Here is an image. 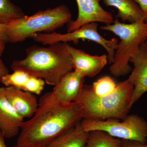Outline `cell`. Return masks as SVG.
I'll use <instances>...</instances> for the list:
<instances>
[{"label": "cell", "instance_id": "6da1fadb", "mask_svg": "<svg viewBox=\"0 0 147 147\" xmlns=\"http://www.w3.org/2000/svg\"><path fill=\"white\" fill-rule=\"evenodd\" d=\"M82 109L75 102H59L52 92L41 96L34 115L24 121L17 139L18 147H45L56 137L80 123Z\"/></svg>", "mask_w": 147, "mask_h": 147}, {"label": "cell", "instance_id": "7a4b0ae2", "mask_svg": "<svg viewBox=\"0 0 147 147\" xmlns=\"http://www.w3.org/2000/svg\"><path fill=\"white\" fill-rule=\"evenodd\" d=\"M67 45V42H58L47 47L31 46L26 50V57L12 62L11 69L26 71L55 86L66 74L74 70Z\"/></svg>", "mask_w": 147, "mask_h": 147}, {"label": "cell", "instance_id": "3957f363", "mask_svg": "<svg viewBox=\"0 0 147 147\" xmlns=\"http://www.w3.org/2000/svg\"><path fill=\"white\" fill-rule=\"evenodd\" d=\"M134 86L127 81L119 82L115 91L108 95L98 96L92 90L91 86H85L75 102L82 109L83 119L105 120L123 119L131 108L130 102Z\"/></svg>", "mask_w": 147, "mask_h": 147}, {"label": "cell", "instance_id": "277c9868", "mask_svg": "<svg viewBox=\"0 0 147 147\" xmlns=\"http://www.w3.org/2000/svg\"><path fill=\"white\" fill-rule=\"evenodd\" d=\"M71 18V11L64 5L25 15L6 25L7 42H20L36 34L53 32L68 24Z\"/></svg>", "mask_w": 147, "mask_h": 147}, {"label": "cell", "instance_id": "5b68a950", "mask_svg": "<svg viewBox=\"0 0 147 147\" xmlns=\"http://www.w3.org/2000/svg\"><path fill=\"white\" fill-rule=\"evenodd\" d=\"M114 24L100 27L102 30L113 32L119 38L114 56L110 67V73L115 77L125 76L132 70L129 65L131 58L138 52L140 46L147 39V23H121L116 18Z\"/></svg>", "mask_w": 147, "mask_h": 147}, {"label": "cell", "instance_id": "8992f818", "mask_svg": "<svg viewBox=\"0 0 147 147\" xmlns=\"http://www.w3.org/2000/svg\"><path fill=\"white\" fill-rule=\"evenodd\" d=\"M121 120L114 119L105 120L83 119L81 123L87 132L100 130L121 140H132L143 144L147 143L146 120L138 115L132 114Z\"/></svg>", "mask_w": 147, "mask_h": 147}, {"label": "cell", "instance_id": "52a82bcc", "mask_svg": "<svg viewBox=\"0 0 147 147\" xmlns=\"http://www.w3.org/2000/svg\"><path fill=\"white\" fill-rule=\"evenodd\" d=\"M98 24L96 22L89 23L82 26L73 32L61 34L54 32L50 33H40L32 36L34 41L43 45H51L58 42H67L72 41L77 43L80 40H91L102 46L107 53L108 63H113L115 53L118 44L119 40L113 37L108 40L103 38L98 31Z\"/></svg>", "mask_w": 147, "mask_h": 147}, {"label": "cell", "instance_id": "ba28073f", "mask_svg": "<svg viewBox=\"0 0 147 147\" xmlns=\"http://www.w3.org/2000/svg\"><path fill=\"white\" fill-rule=\"evenodd\" d=\"M78 8L76 20L67 24V32H73L86 24L96 22L111 24L114 22L112 12L100 5L101 0H76Z\"/></svg>", "mask_w": 147, "mask_h": 147}, {"label": "cell", "instance_id": "9c48e42d", "mask_svg": "<svg viewBox=\"0 0 147 147\" xmlns=\"http://www.w3.org/2000/svg\"><path fill=\"white\" fill-rule=\"evenodd\" d=\"M130 62L134 68L127 79L134 86L130 102L132 106L147 92V49L144 43L140 46L138 52L131 58Z\"/></svg>", "mask_w": 147, "mask_h": 147}, {"label": "cell", "instance_id": "30bf717a", "mask_svg": "<svg viewBox=\"0 0 147 147\" xmlns=\"http://www.w3.org/2000/svg\"><path fill=\"white\" fill-rule=\"evenodd\" d=\"M67 47L72 59L74 70L84 78L96 76L108 63L106 55L93 56L68 43Z\"/></svg>", "mask_w": 147, "mask_h": 147}, {"label": "cell", "instance_id": "8fae6325", "mask_svg": "<svg viewBox=\"0 0 147 147\" xmlns=\"http://www.w3.org/2000/svg\"><path fill=\"white\" fill-rule=\"evenodd\" d=\"M24 121L7 100L5 87H0V131L5 138L10 139L17 135Z\"/></svg>", "mask_w": 147, "mask_h": 147}, {"label": "cell", "instance_id": "7c38bea8", "mask_svg": "<svg viewBox=\"0 0 147 147\" xmlns=\"http://www.w3.org/2000/svg\"><path fill=\"white\" fill-rule=\"evenodd\" d=\"M84 81L85 78L76 71L69 72L54 86L52 91L54 97L63 104L74 102L84 88Z\"/></svg>", "mask_w": 147, "mask_h": 147}, {"label": "cell", "instance_id": "4fadbf2b", "mask_svg": "<svg viewBox=\"0 0 147 147\" xmlns=\"http://www.w3.org/2000/svg\"><path fill=\"white\" fill-rule=\"evenodd\" d=\"M7 100L17 113L24 119L31 118L38 107L34 94L12 86L5 87Z\"/></svg>", "mask_w": 147, "mask_h": 147}, {"label": "cell", "instance_id": "5bb4252c", "mask_svg": "<svg viewBox=\"0 0 147 147\" xmlns=\"http://www.w3.org/2000/svg\"><path fill=\"white\" fill-rule=\"evenodd\" d=\"M1 82L6 87H13L37 95L41 94L45 83L43 79L21 70L13 71L3 76Z\"/></svg>", "mask_w": 147, "mask_h": 147}, {"label": "cell", "instance_id": "9a60e30c", "mask_svg": "<svg viewBox=\"0 0 147 147\" xmlns=\"http://www.w3.org/2000/svg\"><path fill=\"white\" fill-rule=\"evenodd\" d=\"M105 5L115 7L116 18L130 23L144 22L145 13L133 0H102Z\"/></svg>", "mask_w": 147, "mask_h": 147}, {"label": "cell", "instance_id": "2e32d148", "mask_svg": "<svg viewBox=\"0 0 147 147\" xmlns=\"http://www.w3.org/2000/svg\"><path fill=\"white\" fill-rule=\"evenodd\" d=\"M89 135L81 123L56 137L45 147H85Z\"/></svg>", "mask_w": 147, "mask_h": 147}, {"label": "cell", "instance_id": "e0dca14e", "mask_svg": "<svg viewBox=\"0 0 147 147\" xmlns=\"http://www.w3.org/2000/svg\"><path fill=\"white\" fill-rule=\"evenodd\" d=\"M121 140L104 131L94 130L89 132L85 147H120Z\"/></svg>", "mask_w": 147, "mask_h": 147}, {"label": "cell", "instance_id": "ac0fdd59", "mask_svg": "<svg viewBox=\"0 0 147 147\" xmlns=\"http://www.w3.org/2000/svg\"><path fill=\"white\" fill-rule=\"evenodd\" d=\"M25 15L23 10L10 0H0V24L6 25Z\"/></svg>", "mask_w": 147, "mask_h": 147}, {"label": "cell", "instance_id": "d6986e66", "mask_svg": "<svg viewBox=\"0 0 147 147\" xmlns=\"http://www.w3.org/2000/svg\"><path fill=\"white\" fill-rule=\"evenodd\" d=\"M117 88L116 84L112 78L109 76L101 77L93 83L92 90L96 95L103 96L108 95L115 91Z\"/></svg>", "mask_w": 147, "mask_h": 147}, {"label": "cell", "instance_id": "ffe728a7", "mask_svg": "<svg viewBox=\"0 0 147 147\" xmlns=\"http://www.w3.org/2000/svg\"><path fill=\"white\" fill-rule=\"evenodd\" d=\"M6 43L5 41L0 39V82L3 76L9 73L8 69L4 63L1 58L5 49Z\"/></svg>", "mask_w": 147, "mask_h": 147}, {"label": "cell", "instance_id": "44dd1931", "mask_svg": "<svg viewBox=\"0 0 147 147\" xmlns=\"http://www.w3.org/2000/svg\"><path fill=\"white\" fill-rule=\"evenodd\" d=\"M120 147H147V142L146 144H143L137 141L121 140Z\"/></svg>", "mask_w": 147, "mask_h": 147}, {"label": "cell", "instance_id": "7402d4cb", "mask_svg": "<svg viewBox=\"0 0 147 147\" xmlns=\"http://www.w3.org/2000/svg\"><path fill=\"white\" fill-rule=\"evenodd\" d=\"M6 25L0 24V39L6 42H7L6 33Z\"/></svg>", "mask_w": 147, "mask_h": 147}, {"label": "cell", "instance_id": "603a6c76", "mask_svg": "<svg viewBox=\"0 0 147 147\" xmlns=\"http://www.w3.org/2000/svg\"><path fill=\"white\" fill-rule=\"evenodd\" d=\"M144 13L147 11V0H133Z\"/></svg>", "mask_w": 147, "mask_h": 147}, {"label": "cell", "instance_id": "cb8c5ba5", "mask_svg": "<svg viewBox=\"0 0 147 147\" xmlns=\"http://www.w3.org/2000/svg\"><path fill=\"white\" fill-rule=\"evenodd\" d=\"M4 138V136L0 131V147H7L5 143Z\"/></svg>", "mask_w": 147, "mask_h": 147}, {"label": "cell", "instance_id": "d4e9b609", "mask_svg": "<svg viewBox=\"0 0 147 147\" xmlns=\"http://www.w3.org/2000/svg\"><path fill=\"white\" fill-rule=\"evenodd\" d=\"M144 22L147 23V11L145 13Z\"/></svg>", "mask_w": 147, "mask_h": 147}, {"label": "cell", "instance_id": "484cf974", "mask_svg": "<svg viewBox=\"0 0 147 147\" xmlns=\"http://www.w3.org/2000/svg\"><path fill=\"white\" fill-rule=\"evenodd\" d=\"M144 44L145 46H146V47L147 49V40L144 42Z\"/></svg>", "mask_w": 147, "mask_h": 147}, {"label": "cell", "instance_id": "4316f807", "mask_svg": "<svg viewBox=\"0 0 147 147\" xmlns=\"http://www.w3.org/2000/svg\"><path fill=\"white\" fill-rule=\"evenodd\" d=\"M18 147L16 146H14V147Z\"/></svg>", "mask_w": 147, "mask_h": 147}]
</instances>
